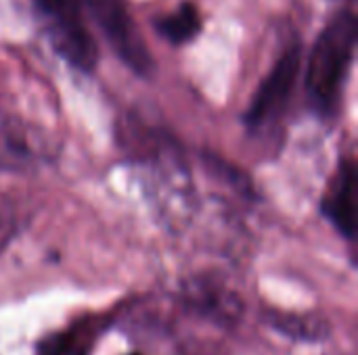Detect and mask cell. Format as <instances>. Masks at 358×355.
<instances>
[{
	"label": "cell",
	"mask_w": 358,
	"mask_h": 355,
	"mask_svg": "<svg viewBox=\"0 0 358 355\" xmlns=\"http://www.w3.org/2000/svg\"><path fill=\"white\" fill-rule=\"evenodd\" d=\"M84 15L111 52L136 75L149 77L155 71L153 54L143 38L126 0H80Z\"/></svg>",
	"instance_id": "cell-3"
},
{
	"label": "cell",
	"mask_w": 358,
	"mask_h": 355,
	"mask_svg": "<svg viewBox=\"0 0 358 355\" xmlns=\"http://www.w3.org/2000/svg\"><path fill=\"white\" fill-rule=\"evenodd\" d=\"M273 324L277 326V331L287 333L289 337H304V339H313V328H321V326H313L310 320H296V318L275 320Z\"/></svg>",
	"instance_id": "cell-9"
},
{
	"label": "cell",
	"mask_w": 358,
	"mask_h": 355,
	"mask_svg": "<svg viewBox=\"0 0 358 355\" xmlns=\"http://www.w3.org/2000/svg\"><path fill=\"white\" fill-rule=\"evenodd\" d=\"M357 50V17L340 10L317 36L306 56L304 88L313 113L334 121L340 113Z\"/></svg>",
	"instance_id": "cell-1"
},
{
	"label": "cell",
	"mask_w": 358,
	"mask_h": 355,
	"mask_svg": "<svg viewBox=\"0 0 358 355\" xmlns=\"http://www.w3.org/2000/svg\"><path fill=\"white\" fill-rule=\"evenodd\" d=\"M130 355H141V354H130Z\"/></svg>",
	"instance_id": "cell-10"
},
{
	"label": "cell",
	"mask_w": 358,
	"mask_h": 355,
	"mask_svg": "<svg viewBox=\"0 0 358 355\" xmlns=\"http://www.w3.org/2000/svg\"><path fill=\"white\" fill-rule=\"evenodd\" d=\"M187 295H189V301L193 308H197L206 316H216L220 320H227L231 314H235L233 310L237 308L235 299L231 295H227V291L216 289L208 282L193 285Z\"/></svg>",
	"instance_id": "cell-8"
},
{
	"label": "cell",
	"mask_w": 358,
	"mask_h": 355,
	"mask_svg": "<svg viewBox=\"0 0 358 355\" xmlns=\"http://www.w3.org/2000/svg\"><path fill=\"white\" fill-rule=\"evenodd\" d=\"M201 13L193 2H182L178 8L155 19V29L162 33L164 40H168L174 46L195 40L201 31Z\"/></svg>",
	"instance_id": "cell-7"
},
{
	"label": "cell",
	"mask_w": 358,
	"mask_h": 355,
	"mask_svg": "<svg viewBox=\"0 0 358 355\" xmlns=\"http://www.w3.org/2000/svg\"><path fill=\"white\" fill-rule=\"evenodd\" d=\"M357 165L352 159H342L329 180L321 211L346 241H355L357 234Z\"/></svg>",
	"instance_id": "cell-6"
},
{
	"label": "cell",
	"mask_w": 358,
	"mask_h": 355,
	"mask_svg": "<svg viewBox=\"0 0 358 355\" xmlns=\"http://www.w3.org/2000/svg\"><path fill=\"white\" fill-rule=\"evenodd\" d=\"M50 146L23 119L0 111V169H25L44 161Z\"/></svg>",
	"instance_id": "cell-5"
},
{
	"label": "cell",
	"mask_w": 358,
	"mask_h": 355,
	"mask_svg": "<svg viewBox=\"0 0 358 355\" xmlns=\"http://www.w3.org/2000/svg\"><path fill=\"white\" fill-rule=\"evenodd\" d=\"M40 29L52 50L73 69L92 73L99 65V44L80 0H31Z\"/></svg>",
	"instance_id": "cell-2"
},
{
	"label": "cell",
	"mask_w": 358,
	"mask_h": 355,
	"mask_svg": "<svg viewBox=\"0 0 358 355\" xmlns=\"http://www.w3.org/2000/svg\"><path fill=\"white\" fill-rule=\"evenodd\" d=\"M302 46L292 44L256 88L243 113V123L252 134L273 132L283 121L302 73Z\"/></svg>",
	"instance_id": "cell-4"
}]
</instances>
